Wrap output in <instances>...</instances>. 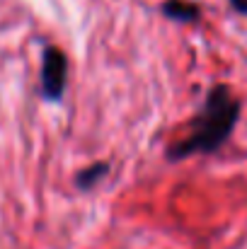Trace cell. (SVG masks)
<instances>
[{
  "mask_svg": "<svg viewBox=\"0 0 247 249\" xmlns=\"http://www.w3.org/2000/svg\"><path fill=\"white\" fill-rule=\"evenodd\" d=\"M107 174H109V162H95V165L85 167V169L78 172L76 186H78L80 191H90V189H95Z\"/></svg>",
  "mask_w": 247,
  "mask_h": 249,
  "instance_id": "obj_4",
  "label": "cell"
},
{
  "mask_svg": "<svg viewBox=\"0 0 247 249\" xmlns=\"http://www.w3.org/2000/svg\"><path fill=\"white\" fill-rule=\"evenodd\" d=\"M240 119V99L228 85L209 89L204 107L189 124V133L167 148V160L179 162L194 155H211L228 143Z\"/></svg>",
  "mask_w": 247,
  "mask_h": 249,
  "instance_id": "obj_1",
  "label": "cell"
},
{
  "mask_svg": "<svg viewBox=\"0 0 247 249\" xmlns=\"http://www.w3.org/2000/svg\"><path fill=\"white\" fill-rule=\"evenodd\" d=\"M39 94L44 102H61L68 85V58L58 46H44Z\"/></svg>",
  "mask_w": 247,
  "mask_h": 249,
  "instance_id": "obj_2",
  "label": "cell"
},
{
  "mask_svg": "<svg viewBox=\"0 0 247 249\" xmlns=\"http://www.w3.org/2000/svg\"><path fill=\"white\" fill-rule=\"evenodd\" d=\"M233 2V7L238 10V12H245L247 15V0H230Z\"/></svg>",
  "mask_w": 247,
  "mask_h": 249,
  "instance_id": "obj_5",
  "label": "cell"
},
{
  "mask_svg": "<svg viewBox=\"0 0 247 249\" xmlns=\"http://www.w3.org/2000/svg\"><path fill=\"white\" fill-rule=\"evenodd\" d=\"M163 15L167 19H174V22H196L201 17V10L199 5L189 2V0H165L163 2Z\"/></svg>",
  "mask_w": 247,
  "mask_h": 249,
  "instance_id": "obj_3",
  "label": "cell"
}]
</instances>
